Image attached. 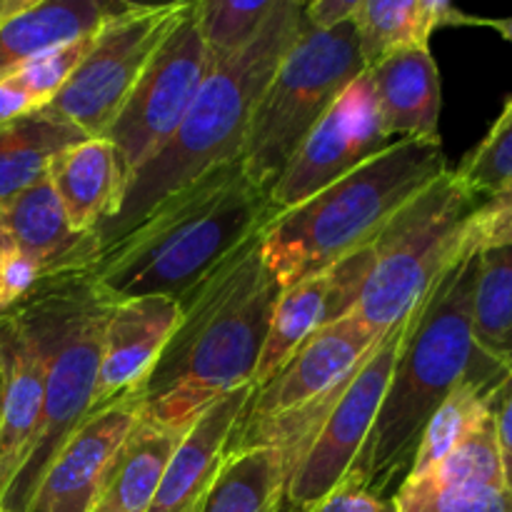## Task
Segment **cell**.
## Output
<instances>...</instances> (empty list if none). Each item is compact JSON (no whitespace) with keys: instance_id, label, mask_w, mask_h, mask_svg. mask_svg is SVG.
Segmentation results:
<instances>
[{"instance_id":"cell-36","label":"cell","mask_w":512,"mask_h":512,"mask_svg":"<svg viewBox=\"0 0 512 512\" xmlns=\"http://www.w3.org/2000/svg\"><path fill=\"white\" fill-rule=\"evenodd\" d=\"M493 415L500 453H503L505 483H508V488H512V373L505 375L498 388H495Z\"/></svg>"},{"instance_id":"cell-4","label":"cell","mask_w":512,"mask_h":512,"mask_svg":"<svg viewBox=\"0 0 512 512\" xmlns=\"http://www.w3.org/2000/svg\"><path fill=\"white\" fill-rule=\"evenodd\" d=\"M303 30V3L278 0L258 38L215 65L168 143L130 178L120 213L98 230L100 253L138 228L165 198L243 153L260 95Z\"/></svg>"},{"instance_id":"cell-5","label":"cell","mask_w":512,"mask_h":512,"mask_svg":"<svg viewBox=\"0 0 512 512\" xmlns=\"http://www.w3.org/2000/svg\"><path fill=\"white\" fill-rule=\"evenodd\" d=\"M443 143L395 140L353 173L263 230L260 253L280 290L370 248L405 203L448 173Z\"/></svg>"},{"instance_id":"cell-39","label":"cell","mask_w":512,"mask_h":512,"mask_svg":"<svg viewBox=\"0 0 512 512\" xmlns=\"http://www.w3.org/2000/svg\"><path fill=\"white\" fill-rule=\"evenodd\" d=\"M23 3L25 0H0V20L8 18L10 13H15V10H18Z\"/></svg>"},{"instance_id":"cell-41","label":"cell","mask_w":512,"mask_h":512,"mask_svg":"<svg viewBox=\"0 0 512 512\" xmlns=\"http://www.w3.org/2000/svg\"><path fill=\"white\" fill-rule=\"evenodd\" d=\"M0 243H3V238H0Z\"/></svg>"},{"instance_id":"cell-13","label":"cell","mask_w":512,"mask_h":512,"mask_svg":"<svg viewBox=\"0 0 512 512\" xmlns=\"http://www.w3.org/2000/svg\"><path fill=\"white\" fill-rule=\"evenodd\" d=\"M140 415V388L90 413L50 460L25 512H88Z\"/></svg>"},{"instance_id":"cell-18","label":"cell","mask_w":512,"mask_h":512,"mask_svg":"<svg viewBox=\"0 0 512 512\" xmlns=\"http://www.w3.org/2000/svg\"><path fill=\"white\" fill-rule=\"evenodd\" d=\"M0 238L30 255L48 280L90 273L100 258L98 233L73 230L48 178L3 203Z\"/></svg>"},{"instance_id":"cell-32","label":"cell","mask_w":512,"mask_h":512,"mask_svg":"<svg viewBox=\"0 0 512 512\" xmlns=\"http://www.w3.org/2000/svg\"><path fill=\"white\" fill-rule=\"evenodd\" d=\"M90 43H93V35H88V38L83 40H75V43L58 45V48L38 55V58H33L30 63H25L23 68L10 73V78L18 80L20 88H23L25 93L30 95V100L35 103V108L43 110L45 105L58 95V90L68 83V78L73 75V70L78 68L83 55L88 53Z\"/></svg>"},{"instance_id":"cell-31","label":"cell","mask_w":512,"mask_h":512,"mask_svg":"<svg viewBox=\"0 0 512 512\" xmlns=\"http://www.w3.org/2000/svg\"><path fill=\"white\" fill-rule=\"evenodd\" d=\"M475 195H490L512 180V113L490 125L478 148L455 170Z\"/></svg>"},{"instance_id":"cell-35","label":"cell","mask_w":512,"mask_h":512,"mask_svg":"<svg viewBox=\"0 0 512 512\" xmlns=\"http://www.w3.org/2000/svg\"><path fill=\"white\" fill-rule=\"evenodd\" d=\"M305 512H398L395 510L393 498H383L375 495L373 490L363 488V485L353 483V480H343L338 488L330 490L325 498H320L313 508Z\"/></svg>"},{"instance_id":"cell-34","label":"cell","mask_w":512,"mask_h":512,"mask_svg":"<svg viewBox=\"0 0 512 512\" xmlns=\"http://www.w3.org/2000/svg\"><path fill=\"white\" fill-rule=\"evenodd\" d=\"M43 283H48L45 270L23 250L3 240L0 243V313L13 310Z\"/></svg>"},{"instance_id":"cell-30","label":"cell","mask_w":512,"mask_h":512,"mask_svg":"<svg viewBox=\"0 0 512 512\" xmlns=\"http://www.w3.org/2000/svg\"><path fill=\"white\" fill-rule=\"evenodd\" d=\"M398 512H512V488H430L403 483L393 495Z\"/></svg>"},{"instance_id":"cell-29","label":"cell","mask_w":512,"mask_h":512,"mask_svg":"<svg viewBox=\"0 0 512 512\" xmlns=\"http://www.w3.org/2000/svg\"><path fill=\"white\" fill-rule=\"evenodd\" d=\"M275 5L278 0H253V3L200 0L195 3V18H198L200 35H203L213 68L243 53L258 38L273 15Z\"/></svg>"},{"instance_id":"cell-17","label":"cell","mask_w":512,"mask_h":512,"mask_svg":"<svg viewBox=\"0 0 512 512\" xmlns=\"http://www.w3.org/2000/svg\"><path fill=\"white\" fill-rule=\"evenodd\" d=\"M178 300L145 295L115 300L103 333L93 413L120 395L138 390L180 323Z\"/></svg>"},{"instance_id":"cell-28","label":"cell","mask_w":512,"mask_h":512,"mask_svg":"<svg viewBox=\"0 0 512 512\" xmlns=\"http://www.w3.org/2000/svg\"><path fill=\"white\" fill-rule=\"evenodd\" d=\"M403 483L430 488H508L495 415H485L425 478Z\"/></svg>"},{"instance_id":"cell-21","label":"cell","mask_w":512,"mask_h":512,"mask_svg":"<svg viewBox=\"0 0 512 512\" xmlns=\"http://www.w3.org/2000/svg\"><path fill=\"white\" fill-rule=\"evenodd\" d=\"M130 5L120 0H25L0 20V78L58 45L95 35Z\"/></svg>"},{"instance_id":"cell-14","label":"cell","mask_w":512,"mask_h":512,"mask_svg":"<svg viewBox=\"0 0 512 512\" xmlns=\"http://www.w3.org/2000/svg\"><path fill=\"white\" fill-rule=\"evenodd\" d=\"M373 268V245L340 263L280 290L270 318L268 338L255 370V388L268 383L280 365L323 325L335 323L358 308L360 293Z\"/></svg>"},{"instance_id":"cell-19","label":"cell","mask_w":512,"mask_h":512,"mask_svg":"<svg viewBox=\"0 0 512 512\" xmlns=\"http://www.w3.org/2000/svg\"><path fill=\"white\" fill-rule=\"evenodd\" d=\"M48 180L73 230L98 233L120 213L130 175L108 138H85L53 160Z\"/></svg>"},{"instance_id":"cell-8","label":"cell","mask_w":512,"mask_h":512,"mask_svg":"<svg viewBox=\"0 0 512 512\" xmlns=\"http://www.w3.org/2000/svg\"><path fill=\"white\" fill-rule=\"evenodd\" d=\"M365 73L353 20L333 30L303 23L250 120L240 165L270 195L290 158L353 80Z\"/></svg>"},{"instance_id":"cell-42","label":"cell","mask_w":512,"mask_h":512,"mask_svg":"<svg viewBox=\"0 0 512 512\" xmlns=\"http://www.w3.org/2000/svg\"><path fill=\"white\" fill-rule=\"evenodd\" d=\"M0 512H3V510H0Z\"/></svg>"},{"instance_id":"cell-3","label":"cell","mask_w":512,"mask_h":512,"mask_svg":"<svg viewBox=\"0 0 512 512\" xmlns=\"http://www.w3.org/2000/svg\"><path fill=\"white\" fill-rule=\"evenodd\" d=\"M478 255L460 258L415 308L375 423L348 478L390 498L410 473L415 450L435 410L468 375L503 380L473 343Z\"/></svg>"},{"instance_id":"cell-11","label":"cell","mask_w":512,"mask_h":512,"mask_svg":"<svg viewBox=\"0 0 512 512\" xmlns=\"http://www.w3.org/2000/svg\"><path fill=\"white\" fill-rule=\"evenodd\" d=\"M210 70L213 63L200 35L195 3H188L178 25L170 30L130 90L120 113L105 135H100L123 155L130 178L178 130Z\"/></svg>"},{"instance_id":"cell-7","label":"cell","mask_w":512,"mask_h":512,"mask_svg":"<svg viewBox=\"0 0 512 512\" xmlns=\"http://www.w3.org/2000/svg\"><path fill=\"white\" fill-rule=\"evenodd\" d=\"M478 203L480 195L448 170L385 225L373 243V268L353 310L375 338L403 323L458 263L463 228Z\"/></svg>"},{"instance_id":"cell-12","label":"cell","mask_w":512,"mask_h":512,"mask_svg":"<svg viewBox=\"0 0 512 512\" xmlns=\"http://www.w3.org/2000/svg\"><path fill=\"white\" fill-rule=\"evenodd\" d=\"M393 143L380 120L368 73H363L343 90L333 108L300 143L270 190V203L278 215L288 213Z\"/></svg>"},{"instance_id":"cell-22","label":"cell","mask_w":512,"mask_h":512,"mask_svg":"<svg viewBox=\"0 0 512 512\" xmlns=\"http://www.w3.org/2000/svg\"><path fill=\"white\" fill-rule=\"evenodd\" d=\"M185 430L188 425L170 428L145 413L140 415L115 453L88 512H148L163 480L165 465Z\"/></svg>"},{"instance_id":"cell-10","label":"cell","mask_w":512,"mask_h":512,"mask_svg":"<svg viewBox=\"0 0 512 512\" xmlns=\"http://www.w3.org/2000/svg\"><path fill=\"white\" fill-rule=\"evenodd\" d=\"M413 313L393 330H388L373 345V350L355 365L335 403L295 455L288 485H285V510L288 512L313 508L320 498H325L330 490L338 488L348 478L383 403L385 388L393 375L395 360L403 350Z\"/></svg>"},{"instance_id":"cell-40","label":"cell","mask_w":512,"mask_h":512,"mask_svg":"<svg viewBox=\"0 0 512 512\" xmlns=\"http://www.w3.org/2000/svg\"><path fill=\"white\" fill-rule=\"evenodd\" d=\"M0 213H3V205H0Z\"/></svg>"},{"instance_id":"cell-9","label":"cell","mask_w":512,"mask_h":512,"mask_svg":"<svg viewBox=\"0 0 512 512\" xmlns=\"http://www.w3.org/2000/svg\"><path fill=\"white\" fill-rule=\"evenodd\" d=\"M185 5L133 3L125 13L110 18L93 35L88 53L43 113L73 125L88 138L105 135L143 70L178 25Z\"/></svg>"},{"instance_id":"cell-27","label":"cell","mask_w":512,"mask_h":512,"mask_svg":"<svg viewBox=\"0 0 512 512\" xmlns=\"http://www.w3.org/2000/svg\"><path fill=\"white\" fill-rule=\"evenodd\" d=\"M500 380H485L468 375L453 393L445 398V403L435 410L430 423L425 425L423 438L415 450L413 465L405 480H420L485 418L493 413L495 388Z\"/></svg>"},{"instance_id":"cell-33","label":"cell","mask_w":512,"mask_h":512,"mask_svg":"<svg viewBox=\"0 0 512 512\" xmlns=\"http://www.w3.org/2000/svg\"><path fill=\"white\" fill-rule=\"evenodd\" d=\"M512 245V180L483 195L460 238V258L488 253Z\"/></svg>"},{"instance_id":"cell-20","label":"cell","mask_w":512,"mask_h":512,"mask_svg":"<svg viewBox=\"0 0 512 512\" xmlns=\"http://www.w3.org/2000/svg\"><path fill=\"white\" fill-rule=\"evenodd\" d=\"M365 73L390 138L440 143L443 90L430 48L400 50Z\"/></svg>"},{"instance_id":"cell-2","label":"cell","mask_w":512,"mask_h":512,"mask_svg":"<svg viewBox=\"0 0 512 512\" xmlns=\"http://www.w3.org/2000/svg\"><path fill=\"white\" fill-rule=\"evenodd\" d=\"M278 210L240 160L210 170L165 198L123 240L105 248L93 275L113 300L160 295L183 303Z\"/></svg>"},{"instance_id":"cell-23","label":"cell","mask_w":512,"mask_h":512,"mask_svg":"<svg viewBox=\"0 0 512 512\" xmlns=\"http://www.w3.org/2000/svg\"><path fill=\"white\" fill-rule=\"evenodd\" d=\"M445 25H478L445 0H358L353 28L365 70L408 48H430V35Z\"/></svg>"},{"instance_id":"cell-6","label":"cell","mask_w":512,"mask_h":512,"mask_svg":"<svg viewBox=\"0 0 512 512\" xmlns=\"http://www.w3.org/2000/svg\"><path fill=\"white\" fill-rule=\"evenodd\" d=\"M113 303L90 270L48 280L15 305L43 353L45 388L33 448L8 490L0 495L3 512L28 510L30 498L60 445L93 413L103 333Z\"/></svg>"},{"instance_id":"cell-25","label":"cell","mask_w":512,"mask_h":512,"mask_svg":"<svg viewBox=\"0 0 512 512\" xmlns=\"http://www.w3.org/2000/svg\"><path fill=\"white\" fill-rule=\"evenodd\" d=\"M288 463L278 448L228 455L198 512H283Z\"/></svg>"},{"instance_id":"cell-16","label":"cell","mask_w":512,"mask_h":512,"mask_svg":"<svg viewBox=\"0 0 512 512\" xmlns=\"http://www.w3.org/2000/svg\"><path fill=\"white\" fill-rule=\"evenodd\" d=\"M45 363L18 308L0 313V495L33 448L43 415Z\"/></svg>"},{"instance_id":"cell-37","label":"cell","mask_w":512,"mask_h":512,"mask_svg":"<svg viewBox=\"0 0 512 512\" xmlns=\"http://www.w3.org/2000/svg\"><path fill=\"white\" fill-rule=\"evenodd\" d=\"M358 10V0H313L303 3V23L313 30H333L350 23Z\"/></svg>"},{"instance_id":"cell-38","label":"cell","mask_w":512,"mask_h":512,"mask_svg":"<svg viewBox=\"0 0 512 512\" xmlns=\"http://www.w3.org/2000/svg\"><path fill=\"white\" fill-rule=\"evenodd\" d=\"M480 28L498 30V33L503 35L505 40H510V43H512V15H510V18H483V20H480ZM510 113H512V95L508 100H505V105H503V110H500L498 118H505V115H510Z\"/></svg>"},{"instance_id":"cell-24","label":"cell","mask_w":512,"mask_h":512,"mask_svg":"<svg viewBox=\"0 0 512 512\" xmlns=\"http://www.w3.org/2000/svg\"><path fill=\"white\" fill-rule=\"evenodd\" d=\"M88 135L43 110L0 128V205L48 178L53 160Z\"/></svg>"},{"instance_id":"cell-26","label":"cell","mask_w":512,"mask_h":512,"mask_svg":"<svg viewBox=\"0 0 512 512\" xmlns=\"http://www.w3.org/2000/svg\"><path fill=\"white\" fill-rule=\"evenodd\" d=\"M473 343L498 373H512V245L478 255Z\"/></svg>"},{"instance_id":"cell-15","label":"cell","mask_w":512,"mask_h":512,"mask_svg":"<svg viewBox=\"0 0 512 512\" xmlns=\"http://www.w3.org/2000/svg\"><path fill=\"white\" fill-rule=\"evenodd\" d=\"M255 385L225 393L210 403L175 445L148 512H198L223 470Z\"/></svg>"},{"instance_id":"cell-1","label":"cell","mask_w":512,"mask_h":512,"mask_svg":"<svg viewBox=\"0 0 512 512\" xmlns=\"http://www.w3.org/2000/svg\"><path fill=\"white\" fill-rule=\"evenodd\" d=\"M263 233L225 260L193 295L140 385L143 413L170 428L193 423L225 393L255 385L280 285L260 253Z\"/></svg>"}]
</instances>
